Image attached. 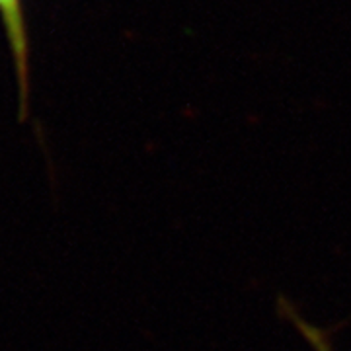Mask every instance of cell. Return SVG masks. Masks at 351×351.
I'll list each match as a JSON object with an SVG mask.
<instances>
[{
	"label": "cell",
	"instance_id": "6da1fadb",
	"mask_svg": "<svg viewBox=\"0 0 351 351\" xmlns=\"http://www.w3.org/2000/svg\"><path fill=\"white\" fill-rule=\"evenodd\" d=\"M0 18L10 43L20 88V101L25 110L29 100V39L25 29L24 0H0Z\"/></svg>",
	"mask_w": 351,
	"mask_h": 351
},
{
	"label": "cell",
	"instance_id": "7a4b0ae2",
	"mask_svg": "<svg viewBox=\"0 0 351 351\" xmlns=\"http://www.w3.org/2000/svg\"><path fill=\"white\" fill-rule=\"evenodd\" d=\"M281 311H283L289 320L295 324V328L301 332L302 338L311 343V348H313L314 351H336L334 350V346H332V341H330V338H328L326 332L320 330V328L313 326L311 322H306L301 314L297 313L289 302L281 301Z\"/></svg>",
	"mask_w": 351,
	"mask_h": 351
}]
</instances>
